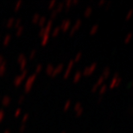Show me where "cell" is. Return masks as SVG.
Wrapping results in <instances>:
<instances>
[{
    "label": "cell",
    "mask_w": 133,
    "mask_h": 133,
    "mask_svg": "<svg viewBox=\"0 0 133 133\" xmlns=\"http://www.w3.org/2000/svg\"><path fill=\"white\" fill-rule=\"evenodd\" d=\"M0 99H1V98H0Z\"/></svg>",
    "instance_id": "obj_51"
},
{
    "label": "cell",
    "mask_w": 133,
    "mask_h": 133,
    "mask_svg": "<svg viewBox=\"0 0 133 133\" xmlns=\"http://www.w3.org/2000/svg\"><path fill=\"white\" fill-rule=\"evenodd\" d=\"M23 31H24V27H23V25H21L18 28H17V30H16V35H17V36H22Z\"/></svg>",
    "instance_id": "obj_28"
},
{
    "label": "cell",
    "mask_w": 133,
    "mask_h": 133,
    "mask_svg": "<svg viewBox=\"0 0 133 133\" xmlns=\"http://www.w3.org/2000/svg\"><path fill=\"white\" fill-rule=\"evenodd\" d=\"M105 81V79L104 78L102 75H100L99 78L98 79V81L95 82L94 85L92 86V92H95L97 91V90H99V88L101 86H102L103 83H104V81Z\"/></svg>",
    "instance_id": "obj_11"
},
{
    "label": "cell",
    "mask_w": 133,
    "mask_h": 133,
    "mask_svg": "<svg viewBox=\"0 0 133 133\" xmlns=\"http://www.w3.org/2000/svg\"><path fill=\"white\" fill-rule=\"evenodd\" d=\"M12 39V36L10 34H7L6 36H5L4 38H3V44L4 45V46H6V45H8L10 42V41H11Z\"/></svg>",
    "instance_id": "obj_18"
},
{
    "label": "cell",
    "mask_w": 133,
    "mask_h": 133,
    "mask_svg": "<svg viewBox=\"0 0 133 133\" xmlns=\"http://www.w3.org/2000/svg\"><path fill=\"white\" fill-rule=\"evenodd\" d=\"M21 113H22V109L17 108V109H16V111H14V117H15V118H18V117H20Z\"/></svg>",
    "instance_id": "obj_37"
},
{
    "label": "cell",
    "mask_w": 133,
    "mask_h": 133,
    "mask_svg": "<svg viewBox=\"0 0 133 133\" xmlns=\"http://www.w3.org/2000/svg\"><path fill=\"white\" fill-rule=\"evenodd\" d=\"M21 23H22V19H21V18H17V19H15L14 27L15 28H18L19 26H21Z\"/></svg>",
    "instance_id": "obj_40"
},
{
    "label": "cell",
    "mask_w": 133,
    "mask_h": 133,
    "mask_svg": "<svg viewBox=\"0 0 133 133\" xmlns=\"http://www.w3.org/2000/svg\"><path fill=\"white\" fill-rule=\"evenodd\" d=\"M24 100H25L24 95H21V96H19V98H18L17 102H18V104H22V103L24 102Z\"/></svg>",
    "instance_id": "obj_42"
},
{
    "label": "cell",
    "mask_w": 133,
    "mask_h": 133,
    "mask_svg": "<svg viewBox=\"0 0 133 133\" xmlns=\"http://www.w3.org/2000/svg\"><path fill=\"white\" fill-rule=\"evenodd\" d=\"M52 28H53V20H49L48 21V23L45 24L44 27L41 28V30H39V36H42L43 35L45 34H49L50 35V32H51L52 30Z\"/></svg>",
    "instance_id": "obj_4"
},
{
    "label": "cell",
    "mask_w": 133,
    "mask_h": 133,
    "mask_svg": "<svg viewBox=\"0 0 133 133\" xmlns=\"http://www.w3.org/2000/svg\"><path fill=\"white\" fill-rule=\"evenodd\" d=\"M82 79V73L81 71H77L75 72V74H74V78H73V82L74 84H77L79 83V81H81Z\"/></svg>",
    "instance_id": "obj_14"
},
{
    "label": "cell",
    "mask_w": 133,
    "mask_h": 133,
    "mask_svg": "<svg viewBox=\"0 0 133 133\" xmlns=\"http://www.w3.org/2000/svg\"><path fill=\"white\" fill-rule=\"evenodd\" d=\"M42 71V64H37L36 68H35V74H40Z\"/></svg>",
    "instance_id": "obj_35"
},
{
    "label": "cell",
    "mask_w": 133,
    "mask_h": 133,
    "mask_svg": "<svg viewBox=\"0 0 133 133\" xmlns=\"http://www.w3.org/2000/svg\"><path fill=\"white\" fill-rule=\"evenodd\" d=\"M61 31L62 32H68L71 28V20L70 19H65L63 20L61 25L59 26Z\"/></svg>",
    "instance_id": "obj_7"
},
{
    "label": "cell",
    "mask_w": 133,
    "mask_h": 133,
    "mask_svg": "<svg viewBox=\"0 0 133 133\" xmlns=\"http://www.w3.org/2000/svg\"><path fill=\"white\" fill-rule=\"evenodd\" d=\"M4 56H3L2 55H0V64H1L2 62H4Z\"/></svg>",
    "instance_id": "obj_47"
},
{
    "label": "cell",
    "mask_w": 133,
    "mask_h": 133,
    "mask_svg": "<svg viewBox=\"0 0 133 133\" xmlns=\"http://www.w3.org/2000/svg\"><path fill=\"white\" fill-rule=\"evenodd\" d=\"M11 103V98L9 95H5L1 99V104L4 106H8L10 105V104Z\"/></svg>",
    "instance_id": "obj_15"
},
{
    "label": "cell",
    "mask_w": 133,
    "mask_h": 133,
    "mask_svg": "<svg viewBox=\"0 0 133 133\" xmlns=\"http://www.w3.org/2000/svg\"><path fill=\"white\" fill-rule=\"evenodd\" d=\"M27 74H28L27 70L22 71V73L16 76L14 78V79H13V85L16 86V87H19L20 85L25 81L26 77H27Z\"/></svg>",
    "instance_id": "obj_2"
},
{
    "label": "cell",
    "mask_w": 133,
    "mask_h": 133,
    "mask_svg": "<svg viewBox=\"0 0 133 133\" xmlns=\"http://www.w3.org/2000/svg\"><path fill=\"white\" fill-rule=\"evenodd\" d=\"M92 14V9L91 7H87L84 11V17H91Z\"/></svg>",
    "instance_id": "obj_22"
},
{
    "label": "cell",
    "mask_w": 133,
    "mask_h": 133,
    "mask_svg": "<svg viewBox=\"0 0 133 133\" xmlns=\"http://www.w3.org/2000/svg\"><path fill=\"white\" fill-rule=\"evenodd\" d=\"M36 74H31V75H30L26 79L24 86H23L25 92H29L31 91L35 82H36Z\"/></svg>",
    "instance_id": "obj_1"
},
{
    "label": "cell",
    "mask_w": 133,
    "mask_h": 133,
    "mask_svg": "<svg viewBox=\"0 0 133 133\" xmlns=\"http://www.w3.org/2000/svg\"><path fill=\"white\" fill-rule=\"evenodd\" d=\"M98 30H99V25L95 24L91 28V30L89 31V34L91 35V36H94V35H96V33L98 32Z\"/></svg>",
    "instance_id": "obj_23"
},
{
    "label": "cell",
    "mask_w": 133,
    "mask_h": 133,
    "mask_svg": "<svg viewBox=\"0 0 133 133\" xmlns=\"http://www.w3.org/2000/svg\"><path fill=\"white\" fill-rule=\"evenodd\" d=\"M122 83V78L119 77L118 74H115L114 76L112 77V79H111L110 83H109V88L111 90H113L117 88L118 87H119V85Z\"/></svg>",
    "instance_id": "obj_3"
},
{
    "label": "cell",
    "mask_w": 133,
    "mask_h": 133,
    "mask_svg": "<svg viewBox=\"0 0 133 133\" xmlns=\"http://www.w3.org/2000/svg\"><path fill=\"white\" fill-rule=\"evenodd\" d=\"M71 105H72L71 100H66V103L64 104V106H63V111H68L69 110V108L71 107Z\"/></svg>",
    "instance_id": "obj_31"
},
{
    "label": "cell",
    "mask_w": 133,
    "mask_h": 133,
    "mask_svg": "<svg viewBox=\"0 0 133 133\" xmlns=\"http://www.w3.org/2000/svg\"><path fill=\"white\" fill-rule=\"evenodd\" d=\"M49 34H45L41 37V45L42 46H45V45L48 44V42L49 41Z\"/></svg>",
    "instance_id": "obj_17"
},
{
    "label": "cell",
    "mask_w": 133,
    "mask_h": 133,
    "mask_svg": "<svg viewBox=\"0 0 133 133\" xmlns=\"http://www.w3.org/2000/svg\"><path fill=\"white\" fill-rule=\"evenodd\" d=\"M40 17H41V16H40L38 13H36V14H34L33 17H32V23H38L39 20H40Z\"/></svg>",
    "instance_id": "obj_33"
},
{
    "label": "cell",
    "mask_w": 133,
    "mask_h": 133,
    "mask_svg": "<svg viewBox=\"0 0 133 133\" xmlns=\"http://www.w3.org/2000/svg\"><path fill=\"white\" fill-rule=\"evenodd\" d=\"M29 118H30V115H29L28 113H26L24 114L23 117H22V124H24L26 122H27L29 120Z\"/></svg>",
    "instance_id": "obj_39"
},
{
    "label": "cell",
    "mask_w": 133,
    "mask_h": 133,
    "mask_svg": "<svg viewBox=\"0 0 133 133\" xmlns=\"http://www.w3.org/2000/svg\"><path fill=\"white\" fill-rule=\"evenodd\" d=\"M82 24V23H81V19H78L75 22V23L72 26V27L70 28V30H69V36H73L74 34H75L77 31L79 30V29L81 28V26Z\"/></svg>",
    "instance_id": "obj_8"
},
{
    "label": "cell",
    "mask_w": 133,
    "mask_h": 133,
    "mask_svg": "<svg viewBox=\"0 0 133 133\" xmlns=\"http://www.w3.org/2000/svg\"><path fill=\"white\" fill-rule=\"evenodd\" d=\"M111 2L106 3V4H105V10H109V9L111 8Z\"/></svg>",
    "instance_id": "obj_45"
},
{
    "label": "cell",
    "mask_w": 133,
    "mask_h": 133,
    "mask_svg": "<svg viewBox=\"0 0 133 133\" xmlns=\"http://www.w3.org/2000/svg\"><path fill=\"white\" fill-rule=\"evenodd\" d=\"M133 16V10H130L125 16V21H130Z\"/></svg>",
    "instance_id": "obj_36"
},
{
    "label": "cell",
    "mask_w": 133,
    "mask_h": 133,
    "mask_svg": "<svg viewBox=\"0 0 133 133\" xmlns=\"http://www.w3.org/2000/svg\"><path fill=\"white\" fill-rule=\"evenodd\" d=\"M107 88H108V87L106 86V85L103 84L102 86L99 87V95L105 94V92H106V91H107Z\"/></svg>",
    "instance_id": "obj_26"
},
{
    "label": "cell",
    "mask_w": 133,
    "mask_h": 133,
    "mask_svg": "<svg viewBox=\"0 0 133 133\" xmlns=\"http://www.w3.org/2000/svg\"><path fill=\"white\" fill-rule=\"evenodd\" d=\"M105 4H106V0H99V3H98V6H99V7H103Z\"/></svg>",
    "instance_id": "obj_43"
},
{
    "label": "cell",
    "mask_w": 133,
    "mask_h": 133,
    "mask_svg": "<svg viewBox=\"0 0 133 133\" xmlns=\"http://www.w3.org/2000/svg\"><path fill=\"white\" fill-rule=\"evenodd\" d=\"M63 69H64V65H63L62 63L58 64L56 66H55L54 68V71H53V73L51 74V77L52 78H55V77L58 76L61 73H62V72L63 71Z\"/></svg>",
    "instance_id": "obj_13"
},
{
    "label": "cell",
    "mask_w": 133,
    "mask_h": 133,
    "mask_svg": "<svg viewBox=\"0 0 133 133\" xmlns=\"http://www.w3.org/2000/svg\"><path fill=\"white\" fill-rule=\"evenodd\" d=\"M60 33H61L60 28H59V27H55V28L54 29V30H53L51 31V36H52L53 37H56V36H59Z\"/></svg>",
    "instance_id": "obj_27"
},
{
    "label": "cell",
    "mask_w": 133,
    "mask_h": 133,
    "mask_svg": "<svg viewBox=\"0 0 133 133\" xmlns=\"http://www.w3.org/2000/svg\"><path fill=\"white\" fill-rule=\"evenodd\" d=\"M14 23H15V18L10 17L9 19L6 21V23H5V26H6V28L10 29L14 26Z\"/></svg>",
    "instance_id": "obj_20"
},
{
    "label": "cell",
    "mask_w": 133,
    "mask_h": 133,
    "mask_svg": "<svg viewBox=\"0 0 133 133\" xmlns=\"http://www.w3.org/2000/svg\"><path fill=\"white\" fill-rule=\"evenodd\" d=\"M74 113H75L76 117L77 118H79V117H81L82 114H83L84 109H83V107H82L81 103L77 102L74 106Z\"/></svg>",
    "instance_id": "obj_12"
},
{
    "label": "cell",
    "mask_w": 133,
    "mask_h": 133,
    "mask_svg": "<svg viewBox=\"0 0 133 133\" xmlns=\"http://www.w3.org/2000/svg\"><path fill=\"white\" fill-rule=\"evenodd\" d=\"M132 36H133V34L132 33H128L126 35L125 38H124V43L125 44H128L131 42V39H132Z\"/></svg>",
    "instance_id": "obj_30"
},
{
    "label": "cell",
    "mask_w": 133,
    "mask_h": 133,
    "mask_svg": "<svg viewBox=\"0 0 133 133\" xmlns=\"http://www.w3.org/2000/svg\"><path fill=\"white\" fill-rule=\"evenodd\" d=\"M74 62L73 60H71L70 62H68V66H66V70L64 72V74H63V78H64L65 79H68V77H69V75H70V74L72 72V69L74 68Z\"/></svg>",
    "instance_id": "obj_10"
},
{
    "label": "cell",
    "mask_w": 133,
    "mask_h": 133,
    "mask_svg": "<svg viewBox=\"0 0 133 133\" xmlns=\"http://www.w3.org/2000/svg\"><path fill=\"white\" fill-rule=\"evenodd\" d=\"M36 53L37 51L36 49H33V50H31L30 53V55H29V58H30V60H33L35 57H36Z\"/></svg>",
    "instance_id": "obj_38"
},
{
    "label": "cell",
    "mask_w": 133,
    "mask_h": 133,
    "mask_svg": "<svg viewBox=\"0 0 133 133\" xmlns=\"http://www.w3.org/2000/svg\"><path fill=\"white\" fill-rule=\"evenodd\" d=\"M63 4H64V8H65V9L66 10H68L72 7V0H66V1L63 3Z\"/></svg>",
    "instance_id": "obj_32"
},
{
    "label": "cell",
    "mask_w": 133,
    "mask_h": 133,
    "mask_svg": "<svg viewBox=\"0 0 133 133\" xmlns=\"http://www.w3.org/2000/svg\"><path fill=\"white\" fill-rule=\"evenodd\" d=\"M110 74H111V69H110V68L106 66V68H105V69L103 70L102 74H101V75H102L104 78L106 79L109 76H110Z\"/></svg>",
    "instance_id": "obj_19"
},
{
    "label": "cell",
    "mask_w": 133,
    "mask_h": 133,
    "mask_svg": "<svg viewBox=\"0 0 133 133\" xmlns=\"http://www.w3.org/2000/svg\"><path fill=\"white\" fill-rule=\"evenodd\" d=\"M54 68L55 66H53L52 64H49L47 66H46V69H45V72H46V74L48 75L51 76V74L53 73V71H54Z\"/></svg>",
    "instance_id": "obj_21"
},
{
    "label": "cell",
    "mask_w": 133,
    "mask_h": 133,
    "mask_svg": "<svg viewBox=\"0 0 133 133\" xmlns=\"http://www.w3.org/2000/svg\"><path fill=\"white\" fill-rule=\"evenodd\" d=\"M79 0H72V5H76L78 4Z\"/></svg>",
    "instance_id": "obj_46"
},
{
    "label": "cell",
    "mask_w": 133,
    "mask_h": 133,
    "mask_svg": "<svg viewBox=\"0 0 133 133\" xmlns=\"http://www.w3.org/2000/svg\"><path fill=\"white\" fill-rule=\"evenodd\" d=\"M17 61L18 64H19L21 70H22V71L26 70V68H27V65H28V61H27V58L25 57L24 54H19V55H18Z\"/></svg>",
    "instance_id": "obj_6"
},
{
    "label": "cell",
    "mask_w": 133,
    "mask_h": 133,
    "mask_svg": "<svg viewBox=\"0 0 133 133\" xmlns=\"http://www.w3.org/2000/svg\"><path fill=\"white\" fill-rule=\"evenodd\" d=\"M57 5V2H56V0H51L49 3V4H48V9H49V10H54L55 6Z\"/></svg>",
    "instance_id": "obj_29"
},
{
    "label": "cell",
    "mask_w": 133,
    "mask_h": 133,
    "mask_svg": "<svg viewBox=\"0 0 133 133\" xmlns=\"http://www.w3.org/2000/svg\"><path fill=\"white\" fill-rule=\"evenodd\" d=\"M96 68H97V62H92L91 65H89V66H87V68H85L83 72H82V75L85 77L91 76L95 72Z\"/></svg>",
    "instance_id": "obj_5"
},
{
    "label": "cell",
    "mask_w": 133,
    "mask_h": 133,
    "mask_svg": "<svg viewBox=\"0 0 133 133\" xmlns=\"http://www.w3.org/2000/svg\"><path fill=\"white\" fill-rule=\"evenodd\" d=\"M62 133H66V131H62Z\"/></svg>",
    "instance_id": "obj_50"
},
{
    "label": "cell",
    "mask_w": 133,
    "mask_h": 133,
    "mask_svg": "<svg viewBox=\"0 0 133 133\" xmlns=\"http://www.w3.org/2000/svg\"><path fill=\"white\" fill-rule=\"evenodd\" d=\"M7 71V62L6 61H4V62H2L0 64V76H4L5 73Z\"/></svg>",
    "instance_id": "obj_16"
},
{
    "label": "cell",
    "mask_w": 133,
    "mask_h": 133,
    "mask_svg": "<svg viewBox=\"0 0 133 133\" xmlns=\"http://www.w3.org/2000/svg\"><path fill=\"white\" fill-rule=\"evenodd\" d=\"M131 86H132V87H133V81H132V83H131Z\"/></svg>",
    "instance_id": "obj_49"
},
{
    "label": "cell",
    "mask_w": 133,
    "mask_h": 133,
    "mask_svg": "<svg viewBox=\"0 0 133 133\" xmlns=\"http://www.w3.org/2000/svg\"><path fill=\"white\" fill-rule=\"evenodd\" d=\"M63 8H64V4L63 3H60V4H58L55 8L54 10H52V12H51V20L53 19L54 17H55L56 16L59 14V13L62 11L63 10Z\"/></svg>",
    "instance_id": "obj_9"
},
{
    "label": "cell",
    "mask_w": 133,
    "mask_h": 133,
    "mask_svg": "<svg viewBox=\"0 0 133 133\" xmlns=\"http://www.w3.org/2000/svg\"><path fill=\"white\" fill-rule=\"evenodd\" d=\"M25 129H26V125H25V124H21V125H20V127H19V131L21 132V133H23V131H25Z\"/></svg>",
    "instance_id": "obj_44"
},
{
    "label": "cell",
    "mask_w": 133,
    "mask_h": 133,
    "mask_svg": "<svg viewBox=\"0 0 133 133\" xmlns=\"http://www.w3.org/2000/svg\"><path fill=\"white\" fill-rule=\"evenodd\" d=\"M4 133H11V132H10V130H5V131H4Z\"/></svg>",
    "instance_id": "obj_48"
},
{
    "label": "cell",
    "mask_w": 133,
    "mask_h": 133,
    "mask_svg": "<svg viewBox=\"0 0 133 133\" xmlns=\"http://www.w3.org/2000/svg\"><path fill=\"white\" fill-rule=\"evenodd\" d=\"M5 118V111L3 109H0V123L4 120Z\"/></svg>",
    "instance_id": "obj_41"
},
{
    "label": "cell",
    "mask_w": 133,
    "mask_h": 133,
    "mask_svg": "<svg viewBox=\"0 0 133 133\" xmlns=\"http://www.w3.org/2000/svg\"><path fill=\"white\" fill-rule=\"evenodd\" d=\"M46 23H47V18L45 17H40V20H39V22H38L37 24H38L41 28H42V27H44Z\"/></svg>",
    "instance_id": "obj_25"
},
{
    "label": "cell",
    "mask_w": 133,
    "mask_h": 133,
    "mask_svg": "<svg viewBox=\"0 0 133 133\" xmlns=\"http://www.w3.org/2000/svg\"><path fill=\"white\" fill-rule=\"evenodd\" d=\"M81 58H82V53L79 52V53H77V55H75V57H74V59L73 61L74 62V63H77L81 60Z\"/></svg>",
    "instance_id": "obj_34"
},
{
    "label": "cell",
    "mask_w": 133,
    "mask_h": 133,
    "mask_svg": "<svg viewBox=\"0 0 133 133\" xmlns=\"http://www.w3.org/2000/svg\"><path fill=\"white\" fill-rule=\"evenodd\" d=\"M22 5H23V1H22V0H18V1L16 2V4H14L13 9H14L15 11H17V10H19L21 9Z\"/></svg>",
    "instance_id": "obj_24"
}]
</instances>
